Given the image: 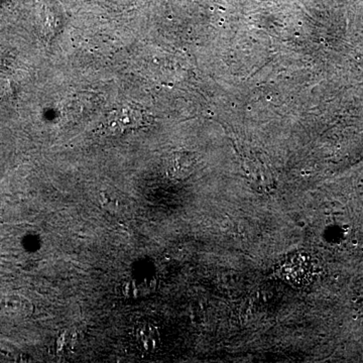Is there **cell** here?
I'll return each instance as SVG.
<instances>
[{
    "label": "cell",
    "mask_w": 363,
    "mask_h": 363,
    "mask_svg": "<svg viewBox=\"0 0 363 363\" xmlns=\"http://www.w3.org/2000/svg\"><path fill=\"white\" fill-rule=\"evenodd\" d=\"M279 278L294 288H306L315 278V264L308 253H294L279 262Z\"/></svg>",
    "instance_id": "cell-1"
},
{
    "label": "cell",
    "mask_w": 363,
    "mask_h": 363,
    "mask_svg": "<svg viewBox=\"0 0 363 363\" xmlns=\"http://www.w3.org/2000/svg\"><path fill=\"white\" fill-rule=\"evenodd\" d=\"M143 123V114L135 105L121 107L112 111L104 124L105 135H121L128 131L138 130Z\"/></svg>",
    "instance_id": "cell-2"
},
{
    "label": "cell",
    "mask_w": 363,
    "mask_h": 363,
    "mask_svg": "<svg viewBox=\"0 0 363 363\" xmlns=\"http://www.w3.org/2000/svg\"><path fill=\"white\" fill-rule=\"evenodd\" d=\"M136 346L145 353L156 352L161 347L162 337L157 326L143 323L136 327L135 332Z\"/></svg>",
    "instance_id": "cell-3"
},
{
    "label": "cell",
    "mask_w": 363,
    "mask_h": 363,
    "mask_svg": "<svg viewBox=\"0 0 363 363\" xmlns=\"http://www.w3.org/2000/svg\"><path fill=\"white\" fill-rule=\"evenodd\" d=\"M76 347V336L71 331L65 330L60 334L55 342V351L59 357H68Z\"/></svg>",
    "instance_id": "cell-4"
},
{
    "label": "cell",
    "mask_w": 363,
    "mask_h": 363,
    "mask_svg": "<svg viewBox=\"0 0 363 363\" xmlns=\"http://www.w3.org/2000/svg\"><path fill=\"white\" fill-rule=\"evenodd\" d=\"M99 199L100 205L104 208L105 211L111 212V213H114L119 207V202L116 198H114L113 196L108 194V193L105 192V191H101L99 193Z\"/></svg>",
    "instance_id": "cell-5"
},
{
    "label": "cell",
    "mask_w": 363,
    "mask_h": 363,
    "mask_svg": "<svg viewBox=\"0 0 363 363\" xmlns=\"http://www.w3.org/2000/svg\"><path fill=\"white\" fill-rule=\"evenodd\" d=\"M121 293L126 298H135L140 294V288L136 281H125L121 285Z\"/></svg>",
    "instance_id": "cell-6"
}]
</instances>
